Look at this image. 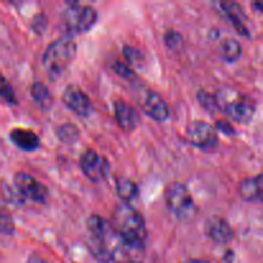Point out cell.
I'll list each match as a JSON object with an SVG mask.
<instances>
[{
  "label": "cell",
  "mask_w": 263,
  "mask_h": 263,
  "mask_svg": "<svg viewBox=\"0 0 263 263\" xmlns=\"http://www.w3.org/2000/svg\"><path fill=\"white\" fill-rule=\"evenodd\" d=\"M89 249L92 256L102 263L128 262L133 248L127 246L116 233L112 223L104 217L92 215L87 220Z\"/></svg>",
  "instance_id": "6da1fadb"
},
{
  "label": "cell",
  "mask_w": 263,
  "mask_h": 263,
  "mask_svg": "<svg viewBox=\"0 0 263 263\" xmlns=\"http://www.w3.org/2000/svg\"><path fill=\"white\" fill-rule=\"evenodd\" d=\"M113 229L123 241L133 249L143 248L148 238V230L143 215L128 203L118 204L113 211Z\"/></svg>",
  "instance_id": "7a4b0ae2"
},
{
  "label": "cell",
  "mask_w": 263,
  "mask_h": 263,
  "mask_svg": "<svg viewBox=\"0 0 263 263\" xmlns=\"http://www.w3.org/2000/svg\"><path fill=\"white\" fill-rule=\"evenodd\" d=\"M76 44L68 37L58 39L49 44L44 51L43 64L50 79L55 80L63 74L76 57Z\"/></svg>",
  "instance_id": "3957f363"
},
{
  "label": "cell",
  "mask_w": 263,
  "mask_h": 263,
  "mask_svg": "<svg viewBox=\"0 0 263 263\" xmlns=\"http://www.w3.org/2000/svg\"><path fill=\"white\" fill-rule=\"evenodd\" d=\"M164 198L167 207L176 216L177 220L181 222H190L194 220L198 213V207L186 185L177 181L171 182L167 185Z\"/></svg>",
  "instance_id": "277c9868"
},
{
  "label": "cell",
  "mask_w": 263,
  "mask_h": 263,
  "mask_svg": "<svg viewBox=\"0 0 263 263\" xmlns=\"http://www.w3.org/2000/svg\"><path fill=\"white\" fill-rule=\"evenodd\" d=\"M98 13L90 5L79 3H68V8L63 13V22L67 30L72 33H85L97 23Z\"/></svg>",
  "instance_id": "5b68a950"
},
{
  "label": "cell",
  "mask_w": 263,
  "mask_h": 263,
  "mask_svg": "<svg viewBox=\"0 0 263 263\" xmlns=\"http://www.w3.org/2000/svg\"><path fill=\"white\" fill-rule=\"evenodd\" d=\"M187 143L199 149H212L218 144L216 128L204 121H193L187 125L185 133Z\"/></svg>",
  "instance_id": "8992f818"
},
{
  "label": "cell",
  "mask_w": 263,
  "mask_h": 263,
  "mask_svg": "<svg viewBox=\"0 0 263 263\" xmlns=\"http://www.w3.org/2000/svg\"><path fill=\"white\" fill-rule=\"evenodd\" d=\"M80 167L87 179L102 181L109 175L110 164L104 156H100L94 149H86L80 157Z\"/></svg>",
  "instance_id": "52a82bcc"
},
{
  "label": "cell",
  "mask_w": 263,
  "mask_h": 263,
  "mask_svg": "<svg viewBox=\"0 0 263 263\" xmlns=\"http://www.w3.org/2000/svg\"><path fill=\"white\" fill-rule=\"evenodd\" d=\"M14 187L23 199L32 200L36 203H45L48 200V189L27 172H17L15 174Z\"/></svg>",
  "instance_id": "ba28073f"
},
{
  "label": "cell",
  "mask_w": 263,
  "mask_h": 263,
  "mask_svg": "<svg viewBox=\"0 0 263 263\" xmlns=\"http://www.w3.org/2000/svg\"><path fill=\"white\" fill-rule=\"evenodd\" d=\"M64 105L81 117H87L92 112V103L86 92L77 85H68L62 95Z\"/></svg>",
  "instance_id": "9c48e42d"
},
{
  "label": "cell",
  "mask_w": 263,
  "mask_h": 263,
  "mask_svg": "<svg viewBox=\"0 0 263 263\" xmlns=\"http://www.w3.org/2000/svg\"><path fill=\"white\" fill-rule=\"evenodd\" d=\"M225 113L233 121L239 123H248L253 118L254 112H256V105L253 100L248 98L239 97L229 100L223 105Z\"/></svg>",
  "instance_id": "30bf717a"
},
{
  "label": "cell",
  "mask_w": 263,
  "mask_h": 263,
  "mask_svg": "<svg viewBox=\"0 0 263 263\" xmlns=\"http://www.w3.org/2000/svg\"><path fill=\"white\" fill-rule=\"evenodd\" d=\"M144 112L148 116H151L154 121L163 122L168 120L170 117V108L167 105L166 100L156 91L146 92L143 103H141Z\"/></svg>",
  "instance_id": "8fae6325"
},
{
  "label": "cell",
  "mask_w": 263,
  "mask_h": 263,
  "mask_svg": "<svg viewBox=\"0 0 263 263\" xmlns=\"http://www.w3.org/2000/svg\"><path fill=\"white\" fill-rule=\"evenodd\" d=\"M205 231L208 238L217 244H228L234 239V231L230 223L220 216H213L207 221Z\"/></svg>",
  "instance_id": "7c38bea8"
},
{
  "label": "cell",
  "mask_w": 263,
  "mask_h": 263,
  "mask_svg": "<svg viewBox=\"0 0 263 263\" xmlns=\"http://www.w3.org/2000/svg\"><path fill=\"white\" fill-rule=\"evenodd\" d=\"M115 117L118 126L126 133H131L139 125V116L136 110L131 105H128L125 100H116L115 103Z\"/></svg>",
  "instance_id": "4fadbf2b"
},
{
  "label": "cell",
  "mask_w": 263,
  "mask_h": 263,
  "mask_svg": "<svg viewBox=\"0 0 263 263\" xmlns=\"http://www.w3.org/2000/svg\"><path fill=\"white\" fill-rule=\"evenodd\" d=\"M221 8H222L223 13H225L226 17L230 20V22L233 23V26L235 27V30L238 31L240 35L243 36H249L248 28L246 26V13L244 9L241 8L240 4L234 2H223L221 3Z\"/></svg>",
  "instance_id": "5bb4252c"
},
{
  "label": "cell",
  "mask_w": 263,
  "mask_h": 263,
  "mask_svg": "<svg viewBox=\"0 0 263 263\" xmlns=\"http://www.w3.org/2000/svg\"><path fill=\"white\" fill-rule=\"evenodd\" d=\"M10 139L18 148L26 152H33L40 146L39 135L28 128H14L10 133Z\"/></svg>",
  "instance_id": "9a60e30c"
},
{
  "label": "cell",
  "mask_w": 263,
  "mask_h": 263,
  "mask_svg": "<svg viewBox=\"0 0 263 263\" xmlns=\"http://www.w3.org/2000/svg\"><path fill=\"white\" fill-rule=\"evenodd\" d=\"M239 194L248 202H261L262 200V175L256 177H248L239 185Z\"/></svg>",
  "instance_id": "2e32d148"
},
{
  "label": "cell",
  "mask_w": 263,
  "mask_h": 263,
  "mask_svg": "<svg viewBox=\"0 0 263 263\" xmlns=\"http://www.w3.org/2000/svg\"><path fill=\"white\" fill-rule=\"evenodd\" d=\"M116 190L118 197L125 200V203L134 200L138 195V185L127 177H118L116 181Z\"/></svg>",
  "instance_id": "e0dca14e"
},
{
  "label": "cell",
  "mask_w": 263,
  "mask_h": 263,
  "mask_svg": "<svg viewBox=\"0 0 263 263\" xmlns=\"http://www.w3.org/2000/svg\"><path fill=\"white\" fill-rule=\"evenodd\" d=\"M220 50L222 58L228 62L238 61L241 57V53H243V48H241L240 43L235 39H225L221 43Z\"/></svg>",
  "instance_id": "ac0fdd59"
},
{
  "label": "cell",
  "mask_w": 263,
  "mask_h": 263,
  "mask_svg": "<svg viewBox=\"0 0 263 263\" xmlns=\"http://www.w3.org/2000/svg\"><path fill=\"white\" fill-rule=\"evenodd\" d=\"M31 94H32L33 100L44 109H48L53 104V97H51L48 86H45L43 82H35L31 89Z\"/></svg>",
  "instance_id": "d6986e66"
},
{
  "label": "cell",
  "mask_w": 263,
  "mask_h": 263,
  "mask_svg": "<svg viewBox=\"0 0 263 263\" xmlns=\"http://www.w3.org/2000/svg\"><path fill=\"white\" fill-rule=\"evenodd\" d=\"M57 138L62 143L72 145L80 139V130L73 123H64V125H61L57 128Z\"/></svg>",
  "instance_id": "ffe728a7"
},
{
  "label": "cell",
  "mask_w": 263,
  "mask_h": 263,
  "mask_svg": "<svg viewBox=\"0 0 263 263\" xmlns=\"http://www.w3.org/2000/svg\"><path fill=\"white\" fill-rule=\"evenodd\" d=\"M123 54H125L126 62H127V64L131 68L133 67H141L144 64V62H145L141 51L139 49L134 48V46H125L123 48Z\"/></svg>",
  "instance_id": "44dd1931"
},
{
  "label": "cell",
  "mask_w": 263,
  "mask_h": 263,
  "mask_svg": "<svg viewBox=\"0 0 263 263\" xmlns=\"http://www.w3.org/2000/svg\"><path fill=\"white\" fill-rule=\"evenodd\" d=\"M198 99H199L200 105L207 110H210V112H215V110L220 108V99L216 95L208 94L205 91H200L198 94Z\"/></svg>",
  "instance_id": "7402d4cb"
},
{
  "label": "cell",
  "mask_w": 263,
  "mask_h": 263,
  "mask_svg": "<svg viewBox=\"0 0 263 263\" xmlns=\"http://www.w3.org/2000/svg\"><path fill=\"white\" fill-rule=\"evenodd\" d=\"M0 98L9 104H17L18 100L14 94V90L10 86L9 82L5 79L0 77Z\"/></svg>",
  "instance_id": "603a6c76"
},
{
  "label": "cell",
  "mask_w": 263,
  "mask_h": 263,
  "mask_svg": "<svg viewBox=\"0 0 263 263\" xmlns=\"http://www.w3.org/2000/svg\"><path fill=\"white\" fill-rule=\"evenodd\" d=\"M164 43H166L167 48L171 50H180L182 48V36L175 30H168L164 35Z\"/></svg>",
  "instance_id": "cb8c5ba5"
},
{
  "label": "cell",
  "mask_w": 263,
  "mask_h": 263,
  "mask_svg": "<svg viewBox=\"0 0 263 263\" xmlns=\"http://www.w3.org/2000/svg\"><path fill=\"white\" fill-rule=\"evenodd\" d=\"M14 230L15 228L13 218L7 212H0V233L9 235V234L14 233Z\"/></svg>",
  "instance_id": "d4e9b609"
},
{
  "label": "cell",
  "mask_w": 263,
  "mask_h": 263,
  "mask_svg": "<svg viewBox=\"0 0 263 263\" xmlns=\"http://www.w3.org/2000/svg\"><path fill=\"white\" fill-rule=\"evenodd\" d=\"M113 68H115L116 73L120 74L123 79H133V77L135 76L134 69L131 68L127 63H125V62H116Z\"/></svg>",
  "instance_id": "484cf974"
},
{
  "label": "cell",
  "mask_w": 263,
  "mask_h": 263,
  "mask_svg": "<svg viewBox=\"0 0 263 263\" xmlns=\"http://www.w3.org/2000/svg\"><path fill=\"white\" fill-rule=\"evenodd\" d=\"M217 128L218 130L222 131L223 134H226V135H234V133H235V130H234V128L231 127L228 122H222V121H218Z\"/></svg>",
  "instance_id": "4316f807"
},
{
  "label": "cell",
  "mask_w": 263,
  "mask_h": 263,
  "mask_svg": "<svg viewBox=\"0 0 263 263\" xmlns=\"http://www.w3.org/2000/svg\"><path fill=\"white\" fill-rule=\"evenodd\" d=\"M26 263H49V262H46L45 259L41 258V257L37 256V254H33V256H31L30 258L27 259V262Z\"/></svg>",
  "instance_id": "83f0119b"
},
{
  "label": "cell",
  "mask_w": 263,
  "mask_h": 263,
  "mask_svg": "<svg viewBox=\"0 0 263 263\" xmlns=\"http://www.w3.org/2000/svg\"><path fill=\"white\" fill-rule=\"evenodd\" d=\"M184 263H210V262L203 261V259H189V261H186Z\"/></svg>",
  "instance_id": "f1b7e54d"
}]
</instances>
